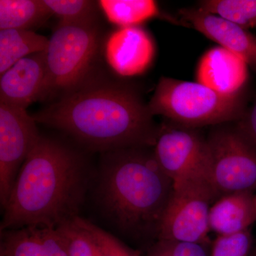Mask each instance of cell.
I'll return each instance as SVG.
<instances>
[{"label": "cell", "mask_w": 256, "mask_h": 256, "mask_svg": "<svg viewBox=\"0 0 256 256\" xmlns=\"http://www.w3.org/2000/svg\"><path fill=\"white\" fill-rule=\"evenodd\" d=\"M32 117L102 153L154 148L160 128L134 88L88 79Z\"/></svg>", "instance_id": "6da1fadb"}, {"label": "cell", "mask_w": 256, "mask_h": 256, "mask_svg": "<svg viewBox=\"0 0 256 256\" xmlns=\"http://www.w3.org/2000/svg\"><path fill=\"white\" fill-rule=\"evenodd\" d=\"M90 182L84 156L57 140L40 136L18 172L4 207L1 232L56 228L78 216Z\"/></svg>", "instance_id": "7a4b0ae2"}, {"label": "cell", "mask_w": 256, "mask_h": 256, "mask_svg": "<svg viewBox=\"0 0 256 256\" xmlns=\"http://www.w3.org/2000/svg\"><path fill=\"white\" fill-rule=\"evenodd\" d=\"M174 191L150 148L102 153L96 200L102 214L126 238L154 242Z\"/></svg>", "instance_id": "3957f363"}, {"label": "cell", "mask_w": 256, "mask_h": 256, "mask_svg": "<svg viewBox=\"0 0 256 256\" xmlns=\"http://www.w3.org/2000/svg\"><path fill=\"white\" fill-rule=\"evenodd\" d=\"M148 107L153 116L197 128L237 122L244 110L240 94L225 95L198 82L162 77Z\"/></svg>", "instance_id": "277c9868"}, {"label": "cell", "mask_w": 256, "mask_h": 256, "mask_svg": "<svg viewBox=\"0 0 256 256\" xmlns=\"http://www.w3.org/2000/svg\"><path fill=\"white\" fill-rule=\"evenodd\" d=\"M99 40L96 22H60L45 52L46 79L41 100L62 97L86 82Z\"/></svg>", "instance_id": "5b68a950"}, {"label": "cell", "mask_w": 256, "mask_h": 256, "mask_svg": "<svg viewBox=\"0 0 256 256\" xmlns=\"http://www.w3.org/2000/svg\"><path fill=\"white\" fill-rule=\"evenodd\" d=\"M220 198L206 173L174 184L160 226L159 238L210 244V207Z\"/></svg>", "instance_id": "8992f818"}, {"label": "cell", "mask_w": 256, "mask_h": 256, "mask_svg": "<svg viewBox=\"0 0 256 256\" xmlns=\"http://www.w3.org/2000/svg\"><path fill=\"white\" fill-rule=\"evenodd\" d=\"M207 176L220 198L256 190V146L236 128L220 127L206 138Z\"/></svg>", "instance_id": "52a82bcc"}, {"label": "cell", "mask_w": 256, "mask_h": 256, "mask_svg": "<svg viewBox=\"0 0 256 256\" xmlns=\"http://www.w3.org/2000/svg\"><path fill=\"white\" fill-rule=\"evenodd\" d=\"M26 109L0 102V201L4 208L22 166L40 139Z\"/></svg>", "instance_id": "ba28073f"}, {"label": "cell", "mask_w": 256, "mask_h": 256, "mask_svg": "<svg viewBox=\"0 0 256 256\" xmlns=\"http://www.w3.org/2000/svg\"><path fill=\"white\" fill-rule=\"evenodd\" d=\"M153 153L160 168L174 184L207 174L206 138L196 128L160 124Z\"/></svg>", "instance_id": "9c48e42d"}, {"label": "cell", "mask_w": 256, "mask_h": 256, "mask_svg": "<svg viewBox=\"0 0 256 256\" xmlns=\"http://www.w3.org/2000/svg\"><path fill=\"white\" fill-rule=\"evenodd\" d=\"M178 14L185 25L240 57L256 72V36L248 30L198 8H182Z\"/></svg>", "instance_id": "30bf717a"}, {"label": "cell", "mask_w": 256, "mask_h": 256, "mask_svg": "<svg viewBox=\"0 0 256 256\" xmlns=\"http://www.w3.org/2000/svg\"><path fill=\"white\" fill-rule=\"evenodd\" d=\"M105 58L118 75H140L150 66L156 46L149 34L139 26L122 28L111 33L105 44Z\"/></svg>", "instance_id": "8fae6325"}, {"label": "cell", "mask_w": 256, "mask_h": 256, "mask_svg": "<svg viewBox=\"0 0 256 256\" xmlns=\"http://www.w3.org/2000/svg\"><path fill=\"white\" fill-rule=\"evenodd\" d=\"M45 52L25 57L2 74L1 104L26 109L30 104L41 100L46 79Z\"/></svg>", "instance_id": "7c38bea8"}, {"label": "cell", "mask_w": 256, "mask_h": 256, "mask_svg": "<svg viewBox=\"0 0 256 256\" xmlns=\"http://www.w3.org/2000/svg\"><path fill=\"white\" fill-rule=\"evenodd\" d=\"M247 64L218 46L207 50L198 62L196 82L225 95H237L246 82Z\"/></svg>", "instance_id": "4fadbf2b"}, {"label": "cell", "mask_w": 256, "mask_h": 256, "mask_svg": "<svg viewBox=\"0 0 256 256\" xmlns=\"http://www.w3.org/2000/svg\"><path fill=\"white\" fill-rule=\"evenodd\" d=\"M252 192H237L218 198L210 207V230L218 236H230L248 230L256 222Z\"/></svg>", "instance_id": "5bb4252c"}, {"label": "cell", "mask_w": 256, "mask_h": 256, "mask_svg": "<svg viewBox=\"0 0 256 256\" xmlns=\"http://www.w3.org/2000/svg\"><path fill=\"white\" fill-rule=\"evenodd\" d=\"M48 42L50 38L30 30H0V74L28 56L45 52Z\"/></svg>", "instance_id": "9a60e30c"}, {"label": "cell", "mask_w": 256, "mask_h": 256, "mask_svg": "<svg viewBox=\"0 0 256 256\" xmlns=\"http://www.w3.org/2000/svg\"><path fill=\"white\" fill-rule=\"evenodd\" d=\"M52 14L44 0H0V30H28Z\"/></svg>", "instance_id": "2e32d148"}, {"label": "cell", "mask_w": 256, "mask_h": 256, "mask_svg": "<svg viewBox=\"0 0 256 256\" xmlns=\"http://www.w3.org/2000/svg\"><path fill=\"white\" fill-rule=\"evenodd\" d=\"M98 5L108 20L120 28L138 26L162 15L152 0H100Z\"/></svg>", "instance_id": "e0dca14e"}, {"label": "cell", "mask_w": 256, "mask_h": 256, "mask_svg": "<svg viewBox=\"0 0 256 256\" xmlns=\"http://www.w3.org/2000/svg\"><path fill=\"white\" fill-rule=\"evenodd\" d=\"M198 8L246 30L256 28V0H203Z\"/></svg>", "instance_id": "ac0fdd59"}, {"label": "cell", "mask_w": 256, "mask_h": 256, "mask_svg": "<svg viewBox=\"0 0 256 256\" xmlns=\"http://www.w3.org/2000/svg\"><path fill=\"white\" fill-rule=\"evenodd\" d=\"M1 256H43L38 227L1 232Z\"/></svg>", "instance_id": "d6986e66"}, {"label": "cell", "mask_w": 256, "mask_h": 256, "mask_svg": "<svg viewBox=\"0 0 256 256\" xmlns=\"http://www.w3.org/2000/svg\"><path fill=\"white\" fill-rule=\"evenodd\" d=\"M62 22H96V4L89 0H44Z\"/></svg>", "instance_id": "ffe728a7"}, {"label": "cell", "mask_w": 256, "mask_h": 256, "mask_svg": "<svg viewBox=\"0 0 256 256\" xmlns=\"http://www.w3.org/2000/svg\"><path fill=\"white\" fill-rule=\"evenodd\" d=\"M76 223L90 236L98 256H139L114 236L80 216L75 218Z\"/></svg>", "instance_id": "44dd1931"}, {"label": "cell", "mask_w": 256, "mask_h": 256, "mask_svg": "<svg viewBox=\"0 0 256 256\" xmlns=\"http://www.w3.org/2000/svg\"><path fill=\"white\" fill-rule=\"evenodd\" d=\"M75 218L56 228L65 242L68 256H98L90 236L76 223Z\"/></svg>", "instance_id": "7402d4cb"}, {"label": "cell", "mask_w": 256, "mask_h": 256, "mask_svg": "<svg viewBox=\"0 0 256 256\" xmlns=\"http://www.w3.org/2000/svg\"><path fill=\"white\" fill-rule=\"evenodd\" d=\"M252 238L249 230L230 236H218L212 242L210 256H250Z\"/></svg>", "instance_id": "603a6c76"}, {"label": "cell", "mask_w": 256, "mask_h": 256, "mask_svg": "<svg viewBox=\"0 0 256 256\" xmlns=\"http://www.w3.org/2000/svg\"><path fill=\"white\" fill-rule=\"evenodd\" d=\"M146 256H210L206 246L196 242L158 239L151 244Z\"/></svg>", "instance_id": "cb8c5ba5"}, {"label": "cell", "mask_w": 256, "mask_h": 256, "mask_svg": "<svg viewBox=\"0 0 256 256\" xmlns=\"http://www.w3.org/2000/svg\"><path fill=\"white\" fill-rule=\"evenodd\" d=\"M43 256H68L66 246L56 228L38 227Z\"/></svg>", "instance_id": "d4e9b609"}, {"label": "cell", "mask_w": 256, "mask_h": 256, "mask_svg": "<svg viewBox=\"0 0 256 256\" xmlns=\"http://www.w3.org/2000/svg\"><path fill=\"white\" fill-rule=\"evenodd\" d=\"M236 128L249 142L256 146V101L237 121Z\"/></svg>", "instance_id": "484cf974"}, {"label": "cell", "mask_w": 256, "mask_h": 256, "mask_svg": "<svg viewBox=\"0 0 256 256\" xmlns=\"http://www.w3.org/2000/svg\"><path fill=\"white\" fill-rule=\"evenodd\" d=\"M250 256H256V248L252 250V254H250Z\"/></svg>", "instance_id": "4316f807"}, {"label": "cell", "mask_w": 256, "mask_h": 256, "mask_svg": "<svg viewBox=\"0 0 256 256\" xmlns=\"http://www.w3.org/2000/svg\"><path fill=\"white\" fill-rule=\"evenodd\" d=\"M254 202H255V205H256V194H254Z\"/></svg>", "instance_id": "83f0119b"}]
</instances>
